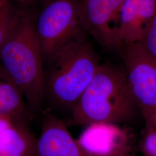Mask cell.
I'll use <instances>...</instances> for the list:
<instances>
[{"label":"cell","mask_w":156,"mask_h":156,"mask_svg":"<svg viewBox=\"0 0 156 156\" xmlns=\"http://www.w3.org/2000/svg\"><path fill=\"white\" fill-rule=\"evenodd\" d=\"M37 37L44 62L69 42L85 38L79 0H50L35 20Z\"/></svg>","instance_id":"277c9868"},{"label":"cell","mask_w":156,"mask_h":156,"mask_svg":"<svg viewBox=\"0 0 156 156\" xmlns=\"http://www.w3.org/2000/svg\"><path fill=\"white\" fill-rule=\"evenodd\" d=\"M0 116L28 125L33 117L22 91L0 64Z\"/></svg>","instance_id":"30bf717a"},{"label":"cell","mask_w":156,"mask_h":156,"mask_svg":"<svg viewBox=\"0 0 156 156\" xmlns=\"http://www.w3.org/2000/svg\"><path fill=\"white\" fill-rule=\"evenodd\" d=\"M156 13V0H124L117 20L119 48L140 42Z\"/></svg>","instance_id":"9c48e42d"},{"label":"cell","mask_w":156,"mask_h":156,"mask_svg":"<svg viewBox=\"0 0 156 156\" xmlns=\"http://www.w3.org/2000/svg\"><path fill=\"white\" fill-rule=\"evenodd\" d=\"M140 115L128 86L125 70L109 63L100 64L74 108L69 122L132 124Z\"/></svg>","instance_id":"7a4b0ae2"},{"label":"cell","mask_w":156,"mask_h":156,"mask_svg":"<svg viewBox=\"0 0 156 156\" xmlns=\"http://www.w3.org/2000/svg\"><path fill=\"white\" fill-rule=\"evenodd\" d=\"M146 127H149L156 130V110L145 122Z\"/></svg>","instance_id":"9a60e30c"},{"label":"cell","mask_w":156,"mask_h":156,"mask_svg":"<svg viewBox=\"0 0 156 156\" xmlns=\"http://www.w3.org/2000/svg\"><path fill=\"white\" fill-rule=\"evenodd\" d=\"M0 156H2V154H0Z\"/></svg>","instance_id":"e0dca14e"},{"label":"cell","mask_w":156,"mask_h":156,"mask_svg":"<svg viewBox=\"0 0 156 156\" xmlns=\"http://www.w3.org/2000/svg\"><path fill=\"white\" fill-rule=\"evenodd\" d=\"M35 19L23 13L16 27L0 48V64L22 91L33 116L45 102V72Z\"/></svg>","instance_id":"3957f363"},{"label":"cell","mask_w":156,"mask_h":156,"mask_svg":"<svg viewBox=\"0 0 156 156\" xmlns=\"http://www.w3.org/2000/svg\"><path fill=\"white\" fill-rule=\"evenodd\" d=\"M36 140L28 125L12 121L0 132V154L4 156H34Z\"/></svg>","instance_id":"8fae6325"},{"label":"cell","mask_w":156,"mask_h":156,"mask_svg":"<svg viewBox=\"0 0 156 156\" xmlns=\"http://www.w3.org/2000/svg\"><path fill=\"white\" fill-rule=\"evenodd\" d=\"M42 115L34 156H86L64 120L48 109L43 111Z\"/></svg>","instance_id":"ba28073f"},{"label":"cell","mask_w":156,"mask_h":156,"mask_svg":"<svg viewBox=\"0 0 156 156\" xmlns=\"http://www.w3.org/2000/svg\"><path fill=\"white\" fill-rule=\"evenodd\" d=\"M47 62L44 85L47 109L62 120L69 119L101 64L98 56L83 38L63 46Z\"/></svg>","instance_id":"6da1fadb"},{"label":"cell","mask_w":156,"mask_h":156,"mask_svg":"<svg viewBox=\"0 0 156 156\" xmlns=\"http://www.w3.org/2000/svg\"><path fill=\"white\" fill-rule=\"evenodd\" d=\"M140 43L145 50L156 58V13Z\"/></svg>","instance_id":"5bb4252c"},{"label":"cell","mask_w":156,"mask_h":156,"mask_svg":"<svg viewBox=\"0 0 156 156\" xmlns=\"http://www.w3.org/2000/svg\"><path fill=\"white\" fill-rule=\"evenodd\" d=\"M15 1H17L18 2L24 4H30L31 3L35 2L38 0H15Z\"/></svg>","instance_id":"2e32d148"},{"label":"cell","mask_w":156,"mask_h":156,"mask_svg":"<svg viewBox=\"0 0 156 156\" xmlns=\"http://www.w3.org/2000/svg\"><path fill=\"white\" fill-rule=\"evenodd\" d=\"M15 0H0V48L16 27L23 12L15 5Z\"/></svg>","instance_id":"7c38bea8"},{"label":"cell","mask_w":156,"mask_h":156,"mask_svg":"<svg viewBox=\"0 0 156 156\" xmlns=\"http://www.w3.org/2000/svg\"><path fill=\"white\" fill-rule=\"evenodd\" d=\"M119 126L90 124L76 140L86 156H134L128 133Z\"/></svg>","instance_id":"52a82bcc"},{"label":"cell","mask_w":156,"mask_h":156,"mask_svg":"<svg viewBox=\"0 0 156 156\" xmlns=\"http://www.w3.org/2000/svg\"><path fill=\"white\" fill-rule=\"evenodd\" d=\"M131 94L146 122L156 110V58L140 42L119 49Z\"/></svg>","instance_id":"5b68a950"},{"label":"cell","mask_w":156,"mask_h":156,"mask_svg":"<svg viewBox=\"0 0 156 156\" xmlns=\"http://www.w3.org/2000/svg\"><path fill=\"white\" fill-rule=\"evenodd\" d=\"M124 0H79L80 20L86 31L100 44L119 48L117 20Z\"/></svg>","instance_id":"8992f818"},{"label":"cell","mask_w":156,"mask_h":156,"mask_svg":"<svg viewBox=\"0 0 156 156\" xmlns=\"http://www.w3.org/2000/svg\"><path fill=\"white\" fill-rule=\"evenodd\" d=\"M140 148L143 156H156V130L146 127Z\"/></svg>","instance_id":"4fadbf2b"}]
</instances>
